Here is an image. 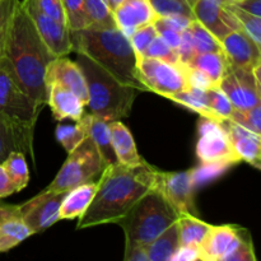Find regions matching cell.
I'll use <instances>...</instances> for the list:
<instances>
[{"mask_svg":"<svg viewBox=\"0 0 261 261\" xmlns=\"http://www.w3.org/2000/svg\"><path fill=\"white\" fill-rule=\"evenodd\" d=\"M56 56L38 35L35 24L18 0L7 32L0 59L20 89L36 103L45 107L46 70Z\"/></svg>","mask_w":261,"mask_h":261,"instance_id":"obj_1","label":"cell"},{"mask_svg":"<svg viewBox=\"0 0 261 261\" xmlns=\"http://www.w3.org/2000/svg\"><path fill=\"white\" fill-rule=\"evenodd\" d=\"M157 168L147 161L139 165L114 163L97 180V190L87 211L78 218L76 228L117 223L144 194L154 186Z\"/></svg>","mask_w":261,"mask_h":261,"instance_id":"obj_2","label":"cell"},{"mask_svg":"<svg viewBox=\"0 0 261 261\" xmlns=\"http://www.w3.org/2000/svg\"><path fill=\"white\" fill-rule=\"evenodd\" d=\"M71 51L88 56L120 83L147 92L138 76V56L129 37L117 27L82 28L69 32Z\"/></svg>","mask_w":261,"mask_h":261,"instance_id":"obj_3","label":"cell"},{"mask_svg":"<svg viewBox=\"0 0 261 261\" xmlns=\"http://www.w3.org/2000/svg\"><path fill=\"white\" fill-rule=\"evenodd\" d=\"M75 63L83 73L87 84L89 114L106 121L127 117L132 112L137 89L120 83L109 71L83 54H76Z\"/></svg>","mask_w":261,"mask_h":261,"instance_id":"obj_4","label":"cell"},{"mask_svg":"<svg viewBox=\"0 0 261 261\" xmlns=\"http://www.w3.org/2000/svg\"><path fill=\"white\" fill-rule=\"evenodd\" d=\"M178 218L180 214L167 199L160 191L152 189L116 224L124 229L125 247L145 246L177 222Z\"/></svg>","mask_w":261,"mask_h":261,"instance_id":"obj_5","label":"cell"},{"mask_svg":"<svg viewBox=\"0 0 261 261\" xmlns=\"http://www.w3.org/2000/svg\"><path fill=\"white\" fill-rule=\"evenodd\" d=\"M105 168L106 165L93 140L86 137L75 149L68 153L65 163L46 190L66 193L82 184L97 181Z\"/></svg>","mask_w":261,"mask_h":261,"instance_id":"obj_6","label":"cell"},{"mask_svg":"<svg viewBox=\"0 0 261 261\" xmlns=\"http://www.w3.org/2000/svg\"><path fill=\"white\" fill-rule=\"evenodd\" d=\"M138 76L147 91L168 98L189 88L182 64H171L153 58H138Z\"/></svg>","mask_w":261,"mask_h":261,"instance_id":"obj_7","label":"cell"},{"mask_svg":"<svg viewBox=\"0 0 261 261\" xmlns=\"http://www.w3.org/2000/svg\"><path fill=\"white\" fill-rule=\"evenodd\" d=\"M199 138L196 143V155L204 165H217L228 167L240 162L232 143L221 122L201 117L199 121Z\"/></svg>","mask_w":261,"mask_h":261,"instance_id":"obj_8","label":"cell"},{"mask_svg":"<svg viewBox=\"0 0 261 261\" xmlns=\"http://www.w3.org/2000/svg\"><path fill=\"white\" fill-rule=\"evenodd\" d=\"M43 106L36 103L18 87L13 76L0 60V114L28 127L37 122Z\"/></svg>","mask_w":261,"mask_h":261,"instance_id":"obj_9","label":"cell"},{"mask_svg":"<svg viewBox=\"0 0 261 261\" xmlns=\"http://www.w3.org/2000/svg\"><path fill=\"white\" fill-rule=\"evenodd\" d=\"M193 171L184 172H162L157 170L153 189L160 191L180 216L199 217L194 198Z\"/></svg>","mask_w":261,"mask_h":261,"instance_id":"obj_10","label":"cell"},{"mask_svg":"<svg viewBox=\"0 0 261 261\" xmlns=\"http://www.w3.org/2000/svg\"><path fill=\"white\" fill-rule=\"evenodd\" d=\"M237 110H247L261 103V83L252 69L231 68L218 84Z\"/></svg>","mask_w":261,"mask_h":261,"instance_id":"obj_11","label":"cell"},{"mask_svg":"<svg viewBox=\"0 0 261 261\" xmlns=\"http://www.w3.org/2000/svg\"><path fill=\"white\" fill-rule=\"evenodd\" d=\"M66 193L42 190L37 196L19 204V217L32 233H40L60 221V206Z\"/></svg>","mask_w":261,"mask_h":261,"instance_id":"obj_12","label":"cell"},{"mask_svg":"<svg viewBox=\"0 0 261 261\" xmlns=\"http://www.w3.org/2000/svg\"><path fill=\"white\" fill-rule=\"evenodd\" d=\"M20 3L48 50L56 58L68 56L71 53L70 35H69L70 30L65 24L41 12L36 7L33 0H20Z\"/></svg>","mask_w":261,"mask_h":261,"instance_id":"obj_13","label":"cell"},{"mask_svg":"<svg viewBox=\"0 0 261 261\" xmlns=\"http://www.w3.org/2000/svg\"><path fill=\"white\" fill-rule=\"evenodd\" d=\"M194 18L219 41L242 25L223 0H195L191 7Z\"/></svg>","mask_w":261,"mask_h":261,"instance_id":"obj_14","label":"cell"},{"mask_svg":"<svg viewBox=\"0 0 261 261\" xmlns=\"http://www.w3.org/2000/svg\"><path fill=\"white\" fill-rule=\"evenodd\" d=\"M221 45L231 68L254 69L261 64V47L244 30L228 33L221 40Z\"/></svg>","mask_w":261,"mask_h":261,"instance_id":"obj_15","label":"cell"},{"mask_svg":"<svg viewBox=\"0 0 261 261\" xmlns=\"http://www.w3.org/2000/svg\"><path fill=\"white\" fill-rule=\"evenodd\" d=\"M45 83L46 87L48 84H58L69 89L87 105L88 93L83 73L78 64L70 60L68 56H59L51 61L46 70Z\"/></svg>","mask_w":261,"mask_h":261,"instance_id":"obj_16","label":"cell"},{"mask_svg":"<svg viewBox=\"0 0 261 261\" xmlns=\"http://www.w3.org/2000/svg\"><path fill=\"white\" fill-rule=\"evenodd\" d=\"M33 127H28L13 121L5 115L0 114V163L12 152L28 153L33 158Z\"/></svg>","mask_w":261,"mask_h":261,"instance_id":"obj_17","label":"cell"},{"mask_svg":"<svg viewBox=\"0 0 261 261\" xmlns=\"http://www.w3.org/2000/svg\"><path fill=\"white\" fill-rule=\"evenodd\" d=\"M221 125L226 130L240 161H245L249 165L254 166L256 170H260L261 135L250 132L246 127L241 126L231 120H223L221 121Z\"/></svg>","mask_w":261,"mask_h":261,"instance_id":"obj_18","label":"cell"},{"mask_svg":"<svg viewBox=\"0 0 261 261\" xmlns=\"http://www.w3.org/2000/svg\"><path fill=\"white\" fill-rule=\"evenodd\" d=\"M112 14L116 27L126 37H130L138 28L154 23L158 18L149 0H126Z\"/></svg>","mask_w":261,"mask_h":261,"instance_id":"obj_19","label":"cell"},{"mask_svg":"<svg viewBox=\"0 0 261 261\" xmlns=\"http://www.w3.org/2000/svg\"><path fill=\"white\" fill-rule=\"evenodd\" d=\"M46 96L54 117L59 121L65 119L78 121L83 116L86 103L69 89L58 84H48L46 87Z\"/></svg>","mask_w":261,"mask_h":261,"instance_id":"obj_20","label":"cell"},{"mask_svg":"<svg viewBox=\"0 0 261 261\" xmlns=\"http://www.w3.org/2000/svg\"><path fill=\"white\" fill-rule=\"evenodd\" d=\"M239 226L226 224V226H211L203 242L198 247L199 260L221 261L233 241Z\"/></svg>","mask_w":261,"mask_h":261,"instance_id":"obj_21","label":"cell"},{"mask_svg":"<svg viewBox=\"0 0 261 261\" xmlns=\"http://www.w3.org/2000/svg\"><path fill=\"white\" fill-rule=\"evenodd\" d=\"M83 125L87 132V137L93 140L94 145L98 149L105 165L110 166L117 163L116 154L114 152L111 143V130H110V122L94 116L92 114H83V116L78 120Z\"/></svg>","mask_w":261,"mask_h":261,"instance_id":"obj_22","label":"cell"},{"mask_svg":"<svg viewBox=\"0 0 261 261\" xmlns=\"http://www.w3.org/2000/svg\"><path fill=\"white\" fill-rule=\"evenodd\" d=\"M97 190V181L82 184L66 191L60 206V221L76 219L87 211Z\"/></svg>","mask_w":261,"mask_h":261,"instance_id":"obj_23","label":"cell"},{"mask_svg":"<svg viewBox=\"0 0 261 261\" xmlns=\"http://www.w3.org/2000/svg\"><path fill=\"white\" fill-rule=\"evenodd\" d=\"M110 130H111L112 148L116 154L117 162L127 166L144 162L142 155L138 153L132 133L120 120L110 121Z\"/></svg>","mask_w":261,"mask_h":261,"instance_id":"obj_24","label":"cell"},{"mask_svg":"<svg viewBox=\"0 0 261 261\" xmlns=\"http://www.w3.org/2000/svg\"><path fill=\"white\" fill-rule=\"evenodd\" d=\"M178 246V226L177 222H175L144 247L148 261H171V257Z\"/></svg>","mask_w":261,"mask_h":261,"instance_id":"obj_25","label":"cell"},{"mask_svg":"<svg viewBox=\"0 0 261 261\" xmlns=\"http://www.w3.org/2000/svg\"><path fill=\"white\" fill-rule=\"evenodd\" d=\"M186 65L193 66V68H196L205 73L212 81V83L214 86H218L219 82L226 74L227 69H228V61H227L223 51H218V53L196 54L193 60Z\"/></svg>","mask_w":261,"mask_h":261,"instance_id":"obj_26","label":"cell"},{"mask_svg":"<svg viewBox=\"0 0 261 261\" xmlns=\"http://www.w3.org/2000/svg\"><path fill=\"white\" fill-rule=\"evenodd\" d=\"M177 226L180 246H193L196 249L200 246L211 228V224L199 219V217L193 216H180Z\"/></svg>","mask_w":261,"mask_h":261,"instance_id":"obj_27","label":"cell"},{"mask_svg":"<svg viewBox=\"0 0 261 261\" xmlns=\"http://www.w3.org/2000/svg\"><path fill=\"white\" fill-rule=\"evenodd\" d=\"M32 231L20 217L7 219L0 223V252H7L31 236Z\"/></svg>","mask_w":261,"mask_h":261,"instance_id":"obj_28","label":"cell"},{"mask_svg":"<svg viewBox=\"0 0 261 261\" xmlns=\"http://www.w3.org/2000/svg\"><path fill=\"white\" fill-rule=\"evenodd\" d=\"M168 99H171V101L176 102V103L178 105H182L184 107L196 112V114L200 115L201 117H206V119L221 122L218 116H217V115L209 109L208 105H206L205 93H204V91H200V89L196 88H188L185 89V91L172 94V96L168 97Z\"/></svg>","mask_w":261,"mask_h":261,"instance_id":"obj_29","label":"cell"},{"mask_svg":"<svg viewBox=\"0 0 261 261\" xmlns=\"http://www.w3.org/2000/svg\"><path fill=\"white\" fill-rule=\"evenodd\" d=\"M86 28H114L116 27L114 14L107 0H84Z\"/></svg>","mask_w":261,"mask_h":261,"instance_id":"obj_30","label":"cell"},{"mask_svg":"<svg viewBox=\"0 0 261 261\" xmlns=\"http://www.w3.org/2000/svg\"><path fill=\"white\" fill-rule=\"evenodd\" d=\"M254 245L251 234L247 229L239 227L233 241L229 245L228 250L223 255L221 261H255Z\"/></svg>","mask_w":261,"mask_h":261,"instance_id":"obj_31","label":"cell"},{"mask_svg":"<svg viewBox=\"0 0 261 261\" xmlns=\"http://www.w3.org/2000/svg\"><path fill=\"white\" fill-rule=\"evenodd\" d=\"M2 165L7 171L17 193L23 190L28 185L30 171H28L27 161H25L24 154L22 152H12L5 158Z\"/></svg>","mask_w":261,"mask_h":261,"instance_id":"obj_32","label":"cell"},{"mask_svg":"<svg viewBox=\"0 0 261 261\" xmlns=\"http://www.w3.org/2000/svg\"><path fill=\"white\" fill-rule=\"evenodd\" d=\"M189 31L191 33V38H193L194 47H195L196 54H204V53H218V51H223L221 45V41L218 38L214 37L205 27L200 24L196 19L191 22L189 25Z\"/></svg>","mask_w":261,"mask_h":261,"instance_id":"obj_33","label":"cell"},{"mask_svg":"<svg viewBox=\"0 0 261 261\" xmlns=\"http://www.w3.org/2000/svg\"><path fill=\"white\" fill-rule=\"evenodd\" d=\"M56 139L64 147L66 153H70L75 149L87 137V132L81 121H75V124L59 125L56 127Z\"/></svg>","mask_w":261,"mask_h":261,"instance_id":"obj_34","label":"cell"},{"mask_svg":"<svg viewBox=\"0 0 261 261\" xmlns=\"http://www.w3.org/2000/svg\"><path fill=\"white\" fill-rule=\"evenodd\" d=\"M204 93H205L206 105L218 116V119L221 121L228 120L233 112L234 107L228 99V97L226 96V93L218 86H212L211 88L204 91Z\"/></svg>","mask_w":261,"mask_h":261,"instance_id":"obj_35","label":"cell"},{"mask_svg":"<svg viewBox=\"0 0 261 261\" xmlns=\"http://www.w3.org/2000/svg\"><path fill=\"white\" fill-rule=\"evenodd\" d=\"M226 3V7L231 10L232 14L237 18L240 24L242 25V30L250 36V38H251L257 46L261 47V17H255V15L249 14V13L244 12V10H241L240 8H237L236 5L232 4V3Z\"/></svg>","mask_w":261,"mask_h":261,"instance_id":"obj_36","label":"cell"},{"mask_svg":"<svg viewBox=\"0 0 261 261\" xmlns=\"http://www.w3.org/2000/svg\"><path fill=\"white\" fill-rule=\"evenodd\" d=\"M228 120L261 135V103L247 110L234 109Z\"/></svg>","mask_w":261,"mask_h":261,"instance_id":"obj_37","label":"cell"},{"mask_svg":"<svg viewBox=\"0 0 261 261\" xmlns=\"http://www.w3.org/2000/svg\"><path fill=\"white\" fill-rule=\"evenodd\" d=\"M142 56L158 59V60H163L166 61V63L171 64H181L177 50L171 47V46L168 45V43H166L160 36H157V37L152 41V43L148 46L147 50L144 51V54H143Z\"/></svg>","mask_w":261,"mask_h":261,"instance_id":"obj_38","label":"cell"},{"mask_svg":"<svg viewBox=\"0 0 261 261\" xmlns=\"http://www.w3.org/2000/svg\"><path fill=\"white\" fill-rule=\"evenodd\" d=\"M149 3L158 18L175 14H182L194 18L191 7L182 0H149Z\"/></svg>","mask_w":261,"mask_h":261,"instance_id":"obj_39","label":"cell"},{"mask_svg":"<svg viewBox=\"0 0 261 261\" xmlns=\"http://www.w3.org/2000/svg\"><path fill=\"white\" fill-rule=\"evenodd\" d=\"M66 17V25L70 31L86 28L84 0H61Z\"/></svg>","mask_w":261,"mask_h":261,"instance_id":"obj_40","label":"cell"},{"mask_svg":"<svg viewBox=\"0 0 261 261\" xmlns=\"http://www.w3.org/2000/svg\"><path fill=\"white\" fill-rule=\"evenodd\" d=\"M158 36L157 30L154 27V23H149V24H145L143 27L138 28L134 33L129 37L130 42H132L133 48H134L137 56H142L144 54V51L147 50L148 46L152 43V41L154 40Z\"/></svg>","mask_w":261,"mask_h":261,"instance_id":"obj_41","label":"cell"},{"mask_svg":"<svg viewBox=\"0 0 261 261\" xmlns=\"http://www.w3.org/2000/svg\"><path fill=\"white\" fill-rule=\"evenodd\" d=\"M17 2L18 0H0V59L3 58L8 28Z\"/></svg>","mask_w":261,"mask_h":261,"instance_id":"obj_42","label":"cell"},{"mask_svg":"<svg viewBox=\"0 0 261 261\" xmlns=\"http://www.w3.org/2000/svg\"><path fill=\"white\" fill-rule=\"evenodd\" d=\"M33 3L36 4V7L41 10L42 13H45L48 17L54 18L58 22L63 23L66 25V17L65 13H64L63 3L61 0H33ZM68 27V25H66Z\"/></svg>","mask_w":261,"mask_h":261,"instance_id":"obj_43","label":"cell"},{"mask_svg":"<svg viewBox=\"0 0 261 261\" xmlns=\"http://www.w3.org/2000/svg\"><path fill=\"white\" fill-rule=\"evenodd\" d=\"M184 70H185V76L186 82H188L189 88H196L200 89V91H206L208 88H211L212 86H214L212 83L211 79L208 78L205 73H203L199 69L193 68V66L184 65Z\"/></svg>","mask_w":261,"mask_h":261,"instance_id":"obj_44","label":"cell"},{"mask_svg":"<svg viewBox=\"0 0 261 261\" xmlns=\"http://www.w3.org/2000/svg\"><path fill=\"white\" fill-rule=\"evenodd\" d=\"M178 56H180V61L182 65H186L188 63H190L193 60L194 56L196 55L195 47H194L193 38H191L190 31L185 30L181 32V42L180 46L177 48Z\"/></svg>","mask_w":261,"mask_h":261,"instance_id":"obj_45","label":"cell"},{"mask_svg":"<svg viewBox=\"0 0 261 261\" xmlns=\"http://www.w3.org/2000/svg\"><path fill=\"white\" fill-rule=\"evenodd\" d=\"M157 20L161 24L166 25V27L171 28V30H175L177 31V32H182V31L188 30L189 25H190L191 22L194 20V18H190L188 17V15L182 14H175L157 18Z\"/></svg>","mask_w":261,"mask_h":261,"instance_id":"obj_46","label":"cell"},{"mask_svg":"<svg viewBox=\"0 0 261 261\" xmlns=\"http://www.w3.org/2000/svg\"><path fill=\"white\" fill-rule=\"evenodd\" d=\"M154 27H155V30H157L158 36H160V37L162 38L166 43H168L171 47L177 50L178 46H180V42H181V32H177V31L171 30V28L161 24L157 19H155V22H154Z\"/></svg>","mask_w":261,"mask_h":261,"instance_id":"obj_47","label":"cell"},{"mask_svg":"<svg viewBox=\"0 0 261 261\" xmlns=\"http://www.w3.org/2000/svg\"><path fill=\"white\" fill-rule=\"evenodd\" d=\"M199 260V252L196 247L193 246H178L175 254L171 257V261H195Z\"/></svg>","mask_w":261,"mask_h":261,"instance_id":"obj_48","label":"cell"},{"mask_svg":"<svg viewBox=\"0 0 261 261\" xmlns=\"http://www.w3.org/2000/svg\"><path fill=\"white\" fill-rule=\"evenodd\" d=\"M17 193L14 185L10 181L9 176H8L7 171L3 167V165L0 163V199H4L7 196L12 195V194Z\"/></svg>","mask_w":261,"mask_h":261,"instance_id":"obj_49","label":"cell"},{"mask_svg":"<svg viewBox=\"0 0 261 261\" xmlns=\"http://www.w3.org/2000/svg\"><path fill=\"white\" fill-rule=\"evenodd\" d=\"M232 4L249 14L261 17V0H239V2H233Z\"/></svg>","mask_w":261,"mask_h":261,"instance_id":"obj_50","label":"cell"},{"mask_svg":"<svg viewBox=\"0 0 261 261\" xmlns=\"http://www.w3.org/2000/svg\"><path fill=\"white\" fill-rule=\"evenodd\" d=\"M125 261H148L145 247L137 245V246L125 247Z\"/></svg>","mask_w":261,"mask_h":261,"instance_id":"obj_51","label":"cell"},{"mask_svg":"<svg viewBox=\"0 0 261 261\" xmlns=\"http://www.w3.org/2000/svg\"><path fill=\"white\" fill-rule=\"evenodd\" d=\"M15 217H19V205L7 204L0 199V223Z\"/></svg>","mask_w":261,"mask_h":261,"instance_id":"obj_52","label":"cell"},{"mask_svg":"<svg viewBox=\"0 0 261 261\" xmlns=\"http://www.w3.org/2000/svg\"><path fill=\"white\" fill-rule=\"evenodd\" d=\"M124 2H126V0H107V4H109L111 12L114 13V10L117 9V8H119Z\"/></svg>","mask_w":261,"mask_h":261,"instance_id":"obj_53","label":"cell"},{"mask_svg":"<svg viewBox=\"0 0 261 261\" xmlns=\"http://www.w3.org/2000/svg\"><path fill=\"white\" fill-rule=\"evenodd\" d=\"M182 2H185L186 4H189V5H190V7H193V4H194V3H195V0H182Z\"/></svg>","mask_w":261,"mask_h":261,"instance_id":"obj_54","label":"cell"},{"mask_svg":"<svg viewBox=\"0 0 261 261\" xmlns=\"http://www.w3.org/2000/svg\"><path fill=\"white\" fill-rule=\"evenodd\" d=\"M223 2H228V3H233V2H239V0H223Z\"/></svg>","mask_w":261,"mask_h":261,"instance_id":"obj_55","label":"cell"}]
</instances>
